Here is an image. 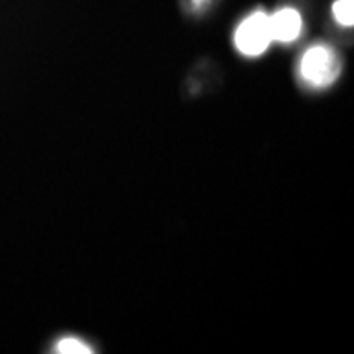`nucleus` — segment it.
<instances>
[{"label": "nucleus", "instance_id": "nucleus-1", "mask_svg": "<svg viewBox=\"0 0 354 354\" xmlns=\"http://www.w3.org/2000/svg\"><path fill=\"white\" fill-rule=\"evenodd\" d=\"M342 73V59L330 44H313L299 63V76L310 87H328Z\"/></svg>", "mask_w": 354, "mask_h": 354}, {"label": "nucleus", "instance_id": "nucleus-2", "mask_svg": "<svg viewBox=\"0 0 354 354\" xmlns=\"http://www.w3.org/2000/svg\"><path fill=\"white\" fill-rule=\"evenodd\" d=\"M272 43L269 15L264 12H254L241 21L234 32V44L245 56H259Z\"/></svg>", "mask_w": 354, "mask_h": 354}, {"label": "nucleus", "instance_id": "nucleus-3", "mask_svg": "<svg viewBox=\"0 0 354 354\" xmlns=\"http://www.w3.org/2000/svg\"><path fill=\"white\" fill-rule=\"evenodd\" d=\"M272 41L290 43L302 32V17L295 8H282L269 17Z\"/></svg>", "mask_w": 354, "mask_h": 354}, {"label": "nucleus", "instance_id": "nucleus-4", "mask_svg": "<svg viewBox=\"0 0 354 354\" xmlns=\"http://www.w3.org/2000/svg\"><path fill=\"white\" fill-rule=\"evenodd\" d=\"M335 20L342 26H353L354 24V0H336L333 3Z\"/></svg>", "mask_w": 354, "mask_h": 354}, {"label": "nucleus", "instance_id": "nucleus-5", "mask_svg": "<svg viewBox=\"0 0 354 354\" xmlns=\"http://www.w3.org/2000/svg\"><path fill=\"white\" fill-rule=\"evenodd\" d=\"M56 351L57 353H64V354H88L92 353V349L88 348L87 343L81 342L79 338H73V336H68V338H63L59 343L56 344Z\"/></svg>", "mask_w": 354, "mask_h": 354}, {"label": "nucleus", "instance_id": "nucleus-6", "mask_svg": "<svg viewBox=\"0 0 354 354\" xmlns=\"http://www.w3.org/2000/svg\"><path fill=\"white\" fill-rule=\"evenodd\" d=\"M212 0H189V7L192 12H201L205 7H209Z\"/></svg>", "mask_w": 354, "mask_h": 354}]
</instances>
